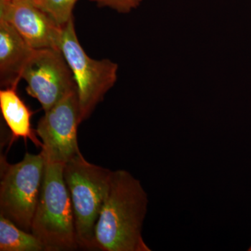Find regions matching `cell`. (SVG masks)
Returning a JSON list of instances; mask_svg holds the SVG:
<instances>
[{
    "instance_id": "5b68a950",
    "label": "cell",
    "mask_w": 251,
    "mask_h": 251,
    "mask_svg": "<svg viewBox=\"0 0 251 251\" xmlns=\"http://www.w3.org/2000/svg\"><path fill=\"white\" fill-rule=\"evenodd\" d=\"M60 50L75 79L82 122L115 85L118 65L110 59L97 60L87 55L77 39L74 18L62 27Z\"/></svg>"
},
{
    "instance_id": "30bf717a",
    "label": "cell",
    "mask_w": 251,
    "mask_h": 251,
    "mask_svg": "<svg viewBox=\"0 0 251 251\" xmlns=\"http://www.w3.org/2000/svg\"><path fill=\"white\" fill-rule=\"evenodd\" d=\"M0 109L5 122L11 131V143L18 138L30 140L36 147L42 148L36 130L31 128L32 112L17 93V87H9L0 91Z\"/></svg>"
},
{
    "instance_id": "9c48e42d",
    "label": "cell",
    "mask_w": 251,
    "mask_h": 251,
    "mask_svg": "<svg viewBox=\"0 0 251 251\" xmlns=\"http://www.w3.org/2000/svg\"><path fill=\"white\" fill-rule=\"evenodd\" d=\"M35 49L9 23L0 19V85L17 87L23 69Z\"/></svg>"
},
{
    "instance_id": "5bb4252c",
    "label": "cell",
    "mask_w": 251,
    "mask_h": 251,
    "mask_svg": "<svg viewBox=\"0 0 251 251\" xmlns=\"http://www.w3.org/2000/svg\"><path fill=\"white\" fill-rule=\"evenodd\" d=\"M249 251H251V247L249 248V249H248Z\"/></svg>"
},
{
    "instance_id": "7a4b0ae2",
    "label": "cell",
    "mask_w": 251,
    "mask_h": 251,
    "mask_svg": "<svg viewBox=\"0 0 251 251\" xmlns=\"http://www.w3.org/2000/svg\"><path fill=\"white\" fill-rule=\"evenodd\" d=\"M64 165L46 161L39 201L31 232L46 251H72L77 242L72 199L64 178Z\"/></svg>"
},
{
    "instance_id": "4fadbf2b",
    "label": "cell",
    "mask_w": 251,
    "mask_h": 251,
    "mask_svg": "<svg viewBox=\"0 0 251 251\" xmlns=\"http://www.w3.org/2000/svg\"><path fill=\"white\" fill-rule=\"evenodd\" d=\"M99 6L109 7L121 14H128L136 9L143 0H90Z\"/></svg>"
},
{
    "instance_id": "7c38bea8",
    "label": "cell",
    "mask_w": 251,
    "mask_h": 251,
    "mask_svg": "<svg viewBox=\"0 0 251 251\" xmlns=\"http://www.w3.org/2000/svg\"><path fill=\"white\" fill-rule=\"evenodd\" d=\"M36 6L51 16L59 25L67 24L72 18L77 0H31Z\"/></svg>"
},
{
    "instance_id": "9a60e30c",
    "label": "cell",
    "mask_w": 251,
    "mask_h": 251,
    "mask_svg": "<svg viewBox=\"0 0 251 251\" xmlns=\"http://www.w3.org/2000/svg\"><path fill=\"white\" fill-rule=\"evenodd\" d=\"M4 1H11V0H4Z\"/></svg>"
},
{
    "instance_id": "6da1fadb",
    "label": "cell",
    "mask_w": 251,
    "mask_h": 251,
    "mask_svg": "<svg viewBox=\"0 0 251 251\" xmlns=\"http://www.w3.org/2000/svg\"><path fill=\"white\" fill-rule=\"evenodd\" d=\"M148 203L139 180L124 170L112 171L94 230L97 250L151 251L142 234Z\"/></svg>"
},
{
    "instance_id": "52a82bcc",
    "label": "cell",
    "mask_w": 251,
    "mask_h": 251,
    "mask_svg": "<svg viewBox=\"0 0 251 251\" xmlns=\"http://www.w3.org/2000/svg\"><path fill=\"white\" fill-rule=\"evenodd\" d=\"M29 96L48 111L69 92L76 90L75 79L61 50L35 49L23 69Z\"/></svg>"
},
{
    "instance_id": "8fae6325",
    "label": "cell",
    "mask_w": 251,
    "mask_h": 251,
    "mask_svg": "<svg viewBox=\"0 0 251 251\" xmlns=\"http://www.w3.org/2000/svg\"><path fill=\"white\" fill-rule=\"evenodd\" d=\"M0 251H46V249L32 232L23 230L0 215Z\"/></svg>"
},
{
    "instance_id": "277c9868",
    "label": "cell",
    "mask_w": 251,
    "mask_h": 251,
    "mask_svg": "<svg viewBox=\"0 0 251 251\" xmlns=\"http://www.w3.org/2000/svg\"><path fill=\"white\" fill-rule=\"evenodd\" d=\"M45 166L41 153H26L22 161L15 164L1 158L0 215L27 232H31Z\"/></svg>"
},
{
    "instance_id": "8992f818",
    "label": "cell",
    "mask_w": 251,
    "mask_h": 251,
    "mask_svg": "<svg viewBox=\"0 0 251 251\" xmlns=\"http://www.w3.org/2000/svg\"><path fill=\"white\" fill-rule=\"evenodd\" d=\"M81 122L77 89L45 112L36 133L42 142L41 153L46 162L65 165L81 154L77 136Z\"/></svg>"
},
{
    "instance_id": "3957f363",
    "label": "cell",
    "mask_w": 251,
    "mask_h": 251,
    "mask_svg": "<svg viewBox=\"0 0 251 251\" xmlns=\"http://www.w3.org/2000/svg\"><path fill=\"white\" fill-rule=\"evenodd\" d=\"M112 173L110 170L87 161L82 153L64 165V178L72 199L81 249L97 250L94 230L108 193Z\"/></svg>"
},
{
    "instance_id": "ba28073f",
    "label": "cell",
    "mask_w": 251,
    "mask_h": 251,
    "mask_svg": "<svg viewBox=\"0 0 251 251\" xmlns=\"http://www.w3.org/2000/svg\"><path fill=\"white\" fill-rule=\"evenodd\" d=\"M0 19L34 49L60 50L62 27L31 0H0Z\"/></svg>"
}]
</instances>
